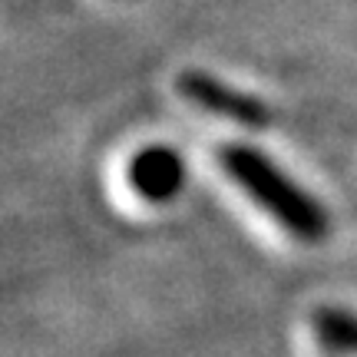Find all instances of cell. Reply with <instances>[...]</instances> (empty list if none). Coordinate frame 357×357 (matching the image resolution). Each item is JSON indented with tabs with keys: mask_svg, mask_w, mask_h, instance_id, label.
<instances>
[{
	"mask_svg": "<svg viewBox=\"0 0 357 357\" xmlns=\"http://www.w3.org/2000/svg\"><path fill=\"white\" fill-rule=\"evenodd\" d=\"M218 166L222 172L252 199V202L268 212L291 238L305 245L324 242L331 231V215L314 199L305 185H298L278 162H271L265 153L245 142H225L218 149Z\"/></svg>",
	"mask_w": 357,
	"mask_h": 357,
	"instance_id": "1",
	"label": "cell"
},
{
	"mask_svg": "<svg viewBox=\"0 0 357 357\" xmlns=\"http://www.w3.org/2000/svg\"><path fill=\"white\" fill-rule=\"evenodd\" d=\"M176 89L182 100H189L192 106H199L205 113L225 116L238 126L248 129H265L271 126V109H268L261 100H255L252 93H242V89L222 83L212 73H202V70H185L182 77L176 79Z\"/></svg>",
	"mask_w": 357,
	"mask_h": 357,
	"instance_id": "2",
	"label": "cell"
},
{
	"mask_svg": "<svg viewBox=\"0 0 357 357\" xmlns=\"http://www.w3.org/2000/svg\"><path fill=\"white\" fill-rule=\"evenodd\" d=\"M129 185L146 202H169L185 185L182 155L166 146H149V149L136 153V159L129 162Z\"/></svg>",
	"mask_w": 357,
	"mask_h": 357,
	"instance_id": "3",
	"label": "cell"
},
{
	"mask_svg": "<svg viewBox=\"0 0 357 357\" xmlns=\"http://www.w3.org/2000/svg\"><path fill=\"white\" fill-rule=\"evenodd\" d=\"M311 334L334 354L357 357V314L337 305H321L311 311Z\"/></svg>",
	"mask_w": 357,
	"mask_h": 357,
	"instance_id": "4",
	"label": "cell"
}]
</instances>
